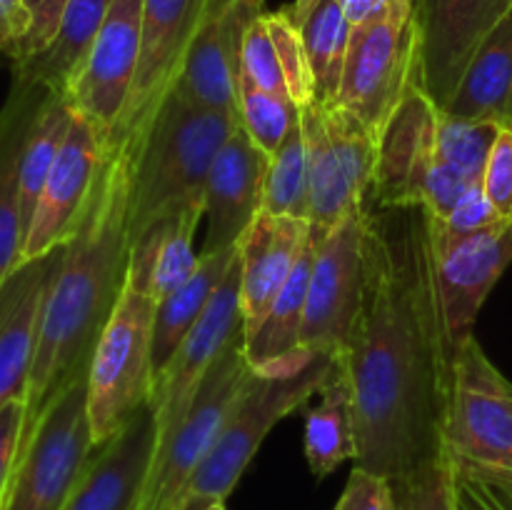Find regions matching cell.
<instances>
[{"mask_svg": "<svg viewBox=\"0 0 512 510\" xmlns=\"http://www.w3.org/2000/svg\"><path fill=\"white\" fill-rule=\"evenodd\" d=\"M265 13V0H230L205 23L185 55L175 90L205 108L238 118L243 43L250 25Z\"/></svg>", "mask_w": 512, "mask_h": 510, "instance_id": "cell-20", "label": "cell"}, {"mask_svg": "<svg viewBox=\"0 0 512 510\" xmlns=\"http://www.w3.org/2000/svg\"><path fill=\"white\" fill-rule=\"evenodd\" d=\"M33 33V10L28 0H0V55L20 63L28 55Z\"/></svg>", "mask_w": 512, "mask_h": 510, "instance_id": "cell-42", "label": "cell"}, {"mask_svg": "<svg viewBox=\"0 0 512 510\" xmlns=\"http://www.w3.org/2000/svg\"><path fill=\"white\" fill-rule=\"evenodd\" d=\"M500 125L455 120L440 110L438 153L448 168L463 175L468 183L483 185L488 155L498 140Z\"/></svg>", "mask_w": 512, "mask_h": 510, "instance_id": "cell-35", "label": "cell"}, {"mask_svg": "<svg viewBox=\"0 0 512 510\" xmlns=\"http://www.w3.org/2000/svg\"><path fill=\"white\" fill-rule=\"evenodd\" d=\"M445 115L512 128V10L470 60Z\"/></svg>", "mask_w": 512, "mask_h": 510, "instance_id": "cell-27", "label": "cell"}, {"mask_svg": "<svg viewBox=\"0 0 512 510\" xmlns=\"http://www.w3.org/2000/svg\"><path fill=\"white\" fill-rule=\"evenodd\" d=\"M310 3H313V0H293V3H290L288 8H285V13H288L293 20H298L300 15H303L305 10L310 8Z\"/></svg>", "mask_w": 512, "mask_h": 510, "instance_id": "cell-47", "label": "cell"}, {"mask_svg": "<svg viewBox=\"0 0 512 510\" xmlns=\"http://www.w3.org/2000/svg\"><path fill=\"white\" fill-rule=\"evenodd\" d=\"M70 123H73V105L68 103V98L58 93L45 95L43 105L30 125V133L23 145V158H20V213H23L25 233L33 220L40 193L48 183L50 170L68 138Z\"/></svg>", "mask_w": 512, "mask_h": 510, "instance_id": "cell-32", "label": "cell"}, {"mask_svg": "<svg viewBox=\"0 0 512 510\" xmlns=\"http://www.w3.org/2000/svg\"><path fill=\"white\" fill-rule=\"evenodd\" d=\"M353 388L355 465L403 480L445 455L455 348L425 208L363 215V298L340 350Z\"/></svg>", "mask_w": 512, "mask_h": 510, "instance_id": "cell-1", "label": "cell"}, {"mask_svg": "<svg viewBox=\"0 0 512 510\" xmlns=\"http://www.w3.org/2000/svg\"><path fill=\"white\" fill-rule=\"evenodd\" d=\"M293 23L300 30L313 73L315 103L335 105L353 28L335 0H313L310 8Z\"/></svg>", "mask_w": 512, "mask_h": 510, "instance_id": "cell-31", "label": "cell"}, {"mask_svg": "<svg viewBox=\"0 0 512 510\" xmlns=\"http://www.w3.org/2000/svg\"><path fill=\"white\" fill-rule=\"evenodd\" d=\"M363 215H350L315 238L300 345L308 353L338 355L345 348L363 298Z\"/></svg>", "mask_w": 512, "mask_h": 510, "instance_id": "cell-14", "label": "cell"}, {"mask_svg": "<svg viewBox=\"0 0 512 510\" xmlns=\"http://www.w3.org/2000/svg\"><path fill=\"white\" fill-rule=\"evenodd\" d=\"M415 85H420V48L413 0H398L380 20L353 28L335 103L380 138Z\"/></svg>", "mask_w": 512, "mask_h": 510, "instance_id": "cell-8", "label": "cell"}, {"mask_svg": "<svg viewBox=\"0 0 512 510\" xmlns=\"http://www.w3.org/2000/svg\"><path fill=\"white\" fill-rule=\"evenodd\" d=\"M205 510H225V503H215V505H210V508H205Z\"/></svg>", "mask_w": 512, "mask_h": 510, "instance_id": "cell-48", "label": "cell"}, {"mask_svg": "<svg viewBox=\"0 0 512 510\" xmlns=\"http://www.w3.org/2000/svg\"><path fill=\"white\" fill-rule=\"evenodd\" d=\"M440 108L415 85L395 108L378 138L373 190L368 203L378 208H425L448 218L475 185L440 160Z\"/></svg>", "mask_w": 512, "mask_h": 510, "instance_id": "cell-5", "label": "cell"}, {"mask_svg": "<svg viewBox=\"0 0 512 510\" xmlns=\"http://www.w3.org/2000/svg\"><path fill=\"white\" fill-rule=\"evenodd\" d=\"M443 445L453 463L512 473V383L475 335L455 355Z\"/></svg>", "mask_w": 512, "mask_h": 510, "instance_id": "cell-11", "label": "cell"}, {"mask_svg": "<svg viewBox=\"0 0 512 510\" xmlns=\"http://www.w3.org/2000/svg\"><path fill=\"white\" fill-rule=\"evenodd\" d=\"M483 193L498 215L512 223V128H500L483 173Z\"/></svg>", "mask_w": 512, "mask_h": 510, "instance_id": "cell-40", "label": "cell"}, {"mask_svg": "<svg viewBox=\"0 0 512 510\" xmlns=\"http://www.w3.org/2000/svg\"><path fill=\"white\" fill-rule=\"evenodd\" d=\"M265 13H268V10H265ZM265 13L260 15V18L250 25L248 33H245L243 68H240V73L248 75L255 85H260V88L268 90V93L293 103L288 83H285V73L283 65H280L278 50H275L268 23H265Z\"/></svg>", "mask_w": 512, "mask_h": 510, "instance_id": "cell-38", "label": "cell"}, {"mask_svg": "<svg viewBox=\"0 0 512 510\" xmlns=\"http://www.w3.org/2000/svg\"><path fill=\"white\" fill-rule=\"evenodd\" d=\"M113 0H68L58 33L45 50L13 65V78L40 85L50 93L65 95L88 58L93 40L103 28Z\"/></svg>", "mask_w": 512, "mask_h": 510, "instance_id": "cell-28", "label": "cell"}, {"mask_svg": "<svg viewBox=\"0 0 512 510\" xmlns=\"http://www.w3.org/2000/svg\"><path fill=\"white\" fill-rule=\"evenodd\" d=\"M155 455L153 405L93 450L63 510H135Z\"/></svg>", "mask_w": 512, "mask_h": 510, "instance_id": "cell-21", "label": "cell"}, {"mask_svg": "<svg viewBox=\"0 0 512 510\" xmlns=\"http://www.w3.org/2000/svg\"><path fill=\"white\" fill-rule=\"evenodd\" d=\"M25 433V398H15L0 408V503L5 498L13 470L20 458Z\"/></svg>", "mask_w": 512, "mask_h": 510, "instance_id": "cell-43", "label": "cell"}, {"mask_svg": "<svg viewBox=\"0 0 512 510\" xmlns=\"http://www.w3.org/2000/svg\"><path fill=\"white\" fill-rule=\"evenodd\" d=\"M310 240V223L260 210L238 243L240 313L245 340L253 338L280 290L288 283L300 253Z\"/></svg>", "mask_w": 512, "mask_h": 510, "instance_id": "cell-22", "label": "cell"}, {"mask_svg": "<svg viewBox=\"0 0 512 510\" xmlns=\"http://www.w3.org/2000/svg\"><path fill=\"white\" fill-rule=\"evenodd\" d=\"M155 300L125 280L88 368V420L93 445L108 443L153 398Z\"/></svg>", "mask_w": 512, "mask_h": 510, "instance_id": "cell-6", "label": "cell"}, {"mask_svg": "<svg viewBox=\"0 0 512 510\" xmlns=\"http://www.w3.org/2000/svg\"><path fill=\"white\" fill-rule=\"evenodd\" d=\"M398 510H458L453 490V463L443 455L418 473L395 480Z\"/></svg>", "mask_w": 512, "mask_h": 510, "instance_id": "cell-37", "label": "cell"}, {"mask_svg": "<svg viewBox=\"0 0 512 510\" xmlns=\"http://www.w3.org/2000/svg\"><path fill=\"white\" fill-rule=\"evenodd\" d=\"M203 210H180L165 215L130 240L128 283L158 303L178 290L200 263L195 253V230Z\"/></svg>", "mask_w": 512, "mask_h": 510, "instance_id": "cell-25", "label": "cell"}, {"mask_svg": "<svg viewBox=\"0 0 512 510\" xmlns=\"http://www.w3.org/2000/svg\"><path fill=\"white\" fill-rule=\"evenodd\" d=\"M435 268L443 295L445 323L455 348L473 338L475 320L512 263V223L500 220L480 230H450L430 213Z\"/></svg>", "mask_w": 512, "mask_h": 510, "instance_id": "cell-15", "label": "cell"}, {"mask_svg": "<svg viewBox=\"0 0 512 510\" xmlns=\"http://www.w3.org/2000/svg\"><path fill=\"white\" fill-rule=\"evenodd\" d=\"M315 258V238L310 233L308 245L300 253L288 283L280 290L278 300L270 308L268 318L258 328L253 338L245 340V358L255 373L280 375L288 370L300 368L308 363L313 355L300 345V330H303L305 303H308V283L310 270Z\"/></svg>", "mask_w": 512, "mask_h": 510, "instance_id": "cell-26", "label": "cell"}, {"mask_svg": "<svg viewBox=\"0 0 512 510\" xmlns=\"http://www.w3.org/2000/svg\"><path fill=\"white\" fill-rule=\"evenodd\" d=\"M335 358L338 355L318 353L300 368L280 375H263L253 370L225 418L213 448L190 475L175 510H205L215 503H225L270 430L323 388Z\"/></svg>", "mask_w": 512, "mask_h": 510, "instance_id": "cell-4", "label": "cell"}, {"mask_svg": "<svg viewBox=\"0 0 512 510\" xmlns=\"http://www.w3.org/2000/svg\"><path fill=\"white\" fill-rule=\"evenodd\" d=\"M238 120L245 133L268 155L283 145L293 125L300 120V108L290 100L268 93L240 73L238 83Z\"/></svg>", "mask_w": 512, "mask_h": 510, "instance_id": "cell-34", "label": "cell"}, {"mask_svg": "<svg viewBox=\"0 0 512 510\" xmlns=\"http://www.w3.org/2000/svg\"><path fill=\"white\" fill-rule=\"evenodd\" d=\"M243 333V313H240V258L215 290L213 300L193 325L183 343L178 345L168 363L153 378L155 413V448L175 433L198 393L208 370L223 353L225 345Z\"/></svg>", "mask_w": 512, "mask_h": 510, "instance_id": "cell-16", "label": "cell"}, {"mask_svg": "<svg viewBox=\"0 0 512 510\" xmlns=\"http://www.w3.org/2000/svg\"><path fill=\"white\" fill-rule=\"evenodd\" d=\"M310 180V233L325 235L368 205L378 138L343 105L300 108Z\"/></svg>", "mask_w": 512, "mask_h": 510, "instance_id": "cell-7", "label": "cell"}, {"mask_svg": "<svg viewBox=\"0 0 512 510\" xmlns=\"http://www.w3.org/2000/svg\"><path fill=\"white\" fill-rule=\"evenodd\" d=\"M128 180V145L105 150L93 193L78 228L63 245V260L40 315L38 348L25 388L23 445L50 403L88 378L95 345L125 288L130 263Z\"/></svg>", "mask_w": 512, "mask_h": 510, "instance_id": "cell-2", "label": "cell"}, {"mask_svg": "<svg viewBox=\"0 0 512 510\" xmlns=\"http://www.w3.org/2000/svg\"><path fill=\"white\" fill-rule=\"evenodd\" d=\"M318 393L320 403L305 418V460L315 478H325L345 460L358 458L353 388L340 355Z\"/></svg>", "mask_w": 512, "mask_h": 510, "instance_id": "cell-29", "label": "cell"}, {"mask_svg": "<svg viewBox=\"0 0 512 510\" xmlns=\"http://www.w3.org/2000/svg\"><path fill=\"white\" fill-rule=\"evenodd\" d=\"M238 258V248L215 250V253H200V263L195 273L173 290L158 300L155 305V323H153V365L155 373L170 360V355L178 350L185 335L193 330L200 315L213 300L215 290L223 283L228 270L233 268ZM155 378V375H153Z\"/></svg>", "mask_w": 512, "mask_h": 510, "instance_id": "cell-30", "label": "cell"}, {"mask_svg": "<svg viewBox=\"0 0 512 510\" xmlns=\"http://www.w3.org/2000/svg\"><path fill=\"white\" fill-rule=\"evenodd\" d=\"M63 260V248L20 263L0 285V408L25 398L45 298Z\"/></svg>", "mask_w": 512, "mask_h": 510, "instance_id": "cell-23", "label": "cell"}, {"mask_svg": "<svg viewBox=\"0 0 512 510\" xmlns=\"http://www.w3.org/2000/svg\"><path fill=\"white\" fill-rule=\"evenodd\" d=\"M265 23H268L270 38H273L275 50H278L280 65H283L285 83H288L290 98L298 108L315 103V83L313 73H310L308 55H305L303 38H300L298 25L293 23L288 13L275 10V13H265Z\"/></svg>", "mask_w": 512, "mask_h": 510, "instance_id": "cell-36", "label": "cell"}, {"mask_svg": "<svg viewBox=\"0 0 512 510\" xmlns=\"http://www.w3.org/2000/svg\"><path fill=\"white\" fill-rule=\"evenodd\" d=\"M143 43V0H113L98 38L70 83L68 103L110 150L133 90Z\"/></svg>", "mask_w": 512, "mask_h": 510, "instance_id": "cell-13", "label": "cell"}, {"mask_svg": "<svg viewBox=\"0 0 512 510\" xmlns=\"http://www.w3.org/2000/svg\"><path fill=\"white\" fill-rule=\"evenodd\" d=\"M250 375H253V368L245 358V335L240 333L225 345L213 368L208 370L183 423L165 443L155 448L153 465H150L148 480H145L143 495L135 510L178 508L190 475L213 448L225 418L233 410L238 395L243 393Z\"/></svg>", "mask_w": 512, "mask_h": 510, "instance_id": "cell-10", "label": "cell"}, {"mask_svg": "<svg viewBox=\"0 0 512 510\" xmlns=\"http://www.w3.org/2000/svg\"><path fill=\"white\" fill-rule=\"evenodd\" d=\"M333 510H398L393 480L355 465Z\"/></svg>", "mask_w": 512, "mask_h": 510, "instance_id": "cell-41", "label": "cell"}, {"mask_svg": "<svg viewBox=\"0 0 512 510\" xmlns=\"http://www.w3.org/2000/svg\"><path fill=\"white\" fill-rule=\"evenodd\" d=\"M240 120L205 108L170 90L140 135L128 140V230L138 238L148 225L180 210H203L205 183L220 148Z\"/></svg>", "mask_w": 512, "mask_h": 510, "instance_id": "cell-3", "label": "cell"}, {"mask_svg": "<svg viewBox=\"0 0 512 510\" xmlns=\"http://www.w3.org/2000/svg\"><path fill=\"white\" fill-rule=\"evenodd\" d=\"M268 170L270 155L238 125L220 148L205 183L208 233L198 253L238 248L245 230L263 210Z\"/></svg>", "mask_w": 512, "mask_h": 510, "instance_id": "cell-19", "label": "cell"}, {"mask_svg": "<svg viewBox=\"0 0 512 510\" xmlns=\"http://www.w3.org/2000/svg\"><path fill=\"white\" fill-rule=\"evenodd\" d=\"M335 3L340 5L350 28H360L388 15L398 0H335Z\"/></svg>", "mask_w": 512, "mask_h": 510, "instance_id": "cell-46", "label": "cell"}, {"mask_svg": "<svg viewBox=\"0 0 512 510\" xmlns=\"http://www.w3.org/2000/svg\"><path fill=\"white\" fill-rule=\"evenodd\" d=\"M225 3L230 0H143L138 73L110 148L138 138L178 83L193 40Z\"/></svg>", "mask_w": 512, "mask_h": 510, "instance_id": "cell-12", "label": "cell"}, {"mask_svg": "<svg viewBox=\"0 0 512 510\" xmlns=\"http://www.w3.org/2000/svg\"><path fill=\"white\" fill-rule=\"evenodd\" d=\"M453 488L455 498L470 510H512V473L453 463Z\"/></svg>", "mask_w": 512, "mask_h": 510, "instance_id": "cell-39", "label": "cell"}, {"mask_svg": "<svg viewBox=\"0 0 512 510\" xmlns=\"http://www.w3.org/2000/svg\"><path fill=\"white\" fill-rule=\"evenodd\" d=\"M88 378L50 403L20 450L0 510H63L93 455Z\"/></svg>", "mask_w": 512, "mask_h": 510, "instance_id": "cell-9", "label": "cell"}, {"mask_svg": "<svg viewBox=\"0 0 512 510\" xmlns=\"http://www.w3.org/2000/svg\"><path fill=\"white\" fill-rule=\"evenodd\" d=\"M263 210L273 215H290V218H310L308 155H305V138L300 120L293 125L283 145L270 155Z\"/></svg>", "mask_w": 512, "mask_h": 510, "instance_id": "cell-33", "label": "cell"}, {"mask_svg": "<svg viewBox=\"0 0 512 510\" xmlns=\"http://www.w3.org/2000/svg\"><path fill=\"white\" fill-rule=\"evenodd\" d=\"M512 10V0H413L420 88L448 108L483 40Z\"/></svg>", "mask_w": 512, "mask_h": 510, "instance_id": "cell-17", "label": "cell"}, {"mask_svg": "<svg viewBox=\"0 0 512 510\" xmlns=\"http://www.w3.org/2000/svg\"><path fill=\"white\" fill-rule=\"evenodd\" d=\"M450 230H480V228H490V225L500 223V215L498 210L490 205V200L485 198L483 193V185H475L473 190L465 193V198L460 200L458 205L453 208V213L448 218H440Z\"/></svg>", "mask_w": 512, "mask_h": 510, "instance_id": "cell-44", "label": "cell"}, {"mask_svg": "<svg viewBox=\"0 0 512 510\" xmlns=\"http://www.w3.org/2000/svg\"><path fill=\"white\" fill-rule=\"evenodd\" d=\"M50 90L13 78L0 108V285L20 265L25 228L20 213V158L35 115Z\"/></svg>", "mask_w": 512, "mask_h": 510, "instance_id": "cell-24", "label": "cell"}, {"mask_svg": "<svg viewBox=\"0 0 512 510\" xmlns=\"http://www.w3.org/2000/svg\"><path fill=\"white\" fill-rule=\"evenodd\" d=\"M103 155L105 148L95 130L73 110L68 138L50 170L48 183L40 193L33 220L25 233L20 263L43 258L68 243L93 193Z\"/></svg>", "mask_w": 512, "mask_h": 510, "instance_id": "cell-18", "label": "cell"}, {"mask_svg": "<svg viewBox=\"0 0 512 510\" xmlns=\"http://www.w3.org/2000/svg\"><path fill=\"white\" fill-rule=\"evenodd\" d=\"M453 490H455V488H453ZM455 505H458V510H470V508H468V505H463V503H460V500H458V498H455Z\"/></svg>", "mask_w": 512, "mask_h": 510, "instance_id": "cell-49", "label": "cell"}, {"mask_svg": "<svg viewBox=\"0 0 512 510\" xmlns=\"http://www.w3.org/2000/svg\"><path fill=\"white\" fill-rule=\"evenodd\" d=\"M65 3H68V0H28L30 10H33V33H30L28 55H25L23 60L33 58V55H38L40 50L48 48L50 40H53L55 33H58ZM23 60H20V63H23Z\"/></svg>", "mask_w": 512, "mask_h": 510, "instance_id": "cell-45", "label": "cell"}]
</instances>
